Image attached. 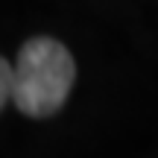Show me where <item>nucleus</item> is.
I'll use <instances>...</instances> for the list:
<instances>
[{
    "mask_svg": "<svg viewBox=\"0 0 158 158\" xmlns=\"http://www.w3.org/2000/svg\"><path fill=\"white\" fill-rule=\"evenodd\" d=\"M76 79L73 56L56 38H29L18 50L12 102L27 117H50L64 106Z\"/></svg>",
    "mask_w": 158,
    "mask_h": 158,
    "instance_id": "f257e3e1",
    "label": "nucleus"
},
{
    "mask_svg": "<svg viewBox=\"0 0 158 158\" xmlns=\"http://www.w3.org/2000/svg\"><path fill=\"white\" fill-rule=\"evenodd\" d=\"M12 88H15V68L0 56V111L6 102H12Z\"/></svg>",
    "mask_w": 158,
    "mask_h": 158,
    "instance_id": "f03ea898",
    "label": "nucleus"
}]
</instances>
